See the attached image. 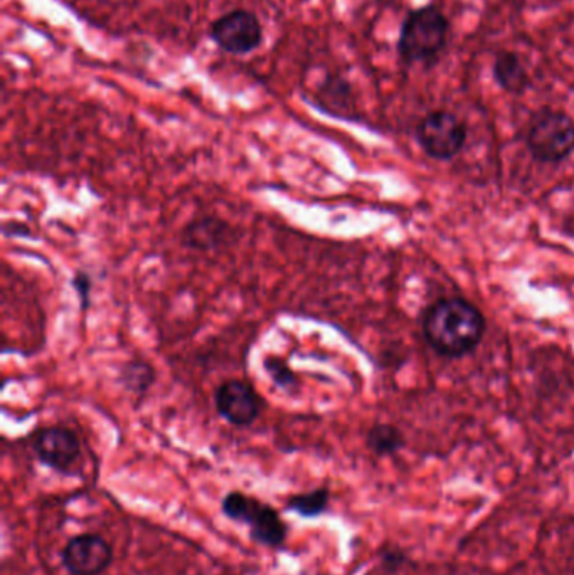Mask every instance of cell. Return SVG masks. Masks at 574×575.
I'll return each mask as SVG.
<instances>
[{
  "label": "cell",
  "instance_id": "cell-1",
  "mask_svg": "<svg viewBox=\"0 0 574 575\" xmlns=\"http://www.w3.org/2000/svg\"><path fill=\"white\" fill-rule=\"evenodd\" d=\"M423 328L433 349L448 357H461L479 345L485 320L469 302L448 298L429 309Z\"/></svg>",
  "mask_w": 574,
  "mask_h": 575
},
{
  "label": "cell",
  "instance_id": "cell-2",
  "mask_svg": "<svg viewBox=\"0 0 574 575\" xmlns=\"http://www.w3.org/2000/svg\"><path fill=\"white\" fill-rule=\"evenodd\" d=\"M223 514L230 520L246 524L255 542L270 549H280L286 540V525L273 506L242 492H231L224 496Z\"/></svg>",
  "mask_w": 574,
  "mask_h": 575
},
{
  "label": "cell",
  "instance_id": "cell-3",
  "mask_svg": "<svg viewBox=\"0 0 574 575\" xmlns=\"http://www.w3.org/2000/svg\"><path fill=\"white\" fill-rule=\"evenodd\" d=\"M448 33L445 15L432 5L410 12L399 34V55L407 62L426 61L443 48Z\"/></svg>",
  "mask_w": 574,
  "mask_h": 575
},
{
  "label": "cell",
  "instance_id": "cell-4",
  "mask_svg": "<svg viewBox=\"0 0 574 575\" xmlns=\"http://www.w3.org/2000/svg\"><path fill=\"white\" fill-rule=\"evenodd\" d=\"M527 146L538 161H563L574 150V121L560 112H542L530 125Z\"/></svg>",
  "mask_w": 574,
  "mask_h": 575
},
{
  "label": "cell",
  "instance_id": "cell-5",
  "mask_svg": "<svg viewBox=\"0 0 574 575\" xmlns=\"http://www.w3.org/2000/svg\"><path fill=\"white\" fill-rule=\"evenodd\" d=\"M214 408L231 426L249 427L263 412L265 401L248 380L230 379L214 390Z\"/></svg>",
  "mask_w": 574,
  "mask_h": 575
},
{
  "label": "cell",
  "instance_id": "cell-6",
  "mask_svg": "<svg viewBox=\"0 0 574 575\" xmlns=\"http://www.w3.org/2000/svg\"><path fill=\"white\" fill-rule=\"evenodd\" d=\"M33 451L40 465L68 477L81 458L80 437L65 426L40 427L33 436Z\"/></svg>",
  "mask_w": 574,
  "mask_h": 575
},
{
  "label": "cell",
  "instance_id": "cell-7",
  "mask_svg": "<svg viewBox=\"0 0 574 575\" xmlns=\"http://www.w3.org/2000/svg\"><path fill=\"white\" fill-rule=\"evenodd\" d=\"M211 37L223 51L248 55L263 40V27L253 12L238 9L212 22Z\"/></svg>",
  "mask_w": 574,
  "mask_h": 575
},
{
  "label": "cell",
  "instance_id": "cell-8",
  "mask_svg": "<svg viewBox=\"0 0 574 575\" xmlns=\"http://www.w3.org/2000/svg\"><path fill=\"white\" fill-rule=\"evenodd\" d=\"M465 137L467 131L464 124L455 115L446 112L430 114L418 127V140L424 152L438 161L457 155L464 146Z\"/></svg>",
  "mask_w": 574,
  "mask_h": 575
},
{
  "label": "cell",
  "instance_id": "cell-9",
  "mask_svg": "<svg viewBox=\"0 0 574 575\" xmlns=\"http://www.w3.org/2000/svg\"><path fill=\"white\" fill-rule=\"evenodd\" d=\"M61 559L73 575H98L114 561V549L103 537L83 533L67 543Z\"/></svg>",
  "mask_w": 574,
  "mask_h": 575
},
{
  "label": "cell",
  "instance_id": "cell-10",
  "mask_svg": "<svg viewBox=\"0 0 574 575\" xmlns=\"http://www.w3.org/2000/svg\"><path fill=\"white\" fill-rule=\"evenodd\" d=\"M236 239V231L218 215L192 219L180 233V240L192 251L211 253L226 248Z\"/></svg>",
  "mask_w": 574,
  "mask_h": 575
},
{
  "label": "cell",
  "instance_id": "cell-11",
  "mask_svg": "<svg viewBox=\"0 0 574 575\" xmlns=\"http://www.w3.org/2000/svg\"><path fill=\"white\" fill-rule=\"evenodd\" d=\"M155 380H157V372L154 365L142 359L125 362L118 374V383L124 387L125 392L136 396L137 399H145L147 394L155 386Z\"/></svg>",
  "mask_w": 574,
  "mask_h": 575
},
{
  "label": "cell",
  "instance_id": "cell-12",
  "mask_svg": "<svg viewBox=\"0 0 574 575\" xmlns=\"http://www.w3.org/2000/svg\"><path fill=\"white\" fill-rule=\"evenodd\" d=\"M494 77L501 87L513 95H520L529 86L527 71L514 52H499L494 62Z\"/></svg>",
  "mask_w": 574,
  "mask_h": 575
},
{
  "label": "cell",
  "instance_id": "cell-13",
  "mask_svg": "<svg viewBox=\"0 0 574 575\" xmlns=\"http://www.w3.org/2000/svg\"><path fill=\"white\" fill-rule=\"evenodd\" d=\"M366 445L374 455L391 456L405 446V437L391 424H376L367 433Z\"/></svg>",
  "mask_w": 574,
  "mask_h": 575
},
{
  "label": "cell",
  "instance_id": "cell-14",
  "mask_svg": "<svg viewBox=\"0 0 574 575\" xmlns=\"http://www.w3.org/2000/svg\"><path fill=\"white\" fill-rule=\"evenodd\" d=\"M263 368L273 386L279 387L282 392L289 394V396H296V394L301 392L302 380L292 371L289 362L283 361L282 357L268 355V357H265Z\"/></svg>",
  "mask_w": 574,
  "mask_h": 575
},
{
  "label": "cell",
  "instance_id": "cell-15",
  "mask_svg": "<svg viewBox=\"0 0 574 575\" xmlns=\"http://www.w3.org/2000/svg\"><path fill=\"white\" fill-rule=\"evenodd\" d=\"M330 502V492L327 489H317L314 492L292 496L286 502V511L295 512L302 517L314 518L327 511Z\"/></svg>",
  "mask_w": 574,
  "mask_h": 575
},
{
  "label": "cell",
  "instance_id": "cell-16",
  "mask_svg": "<svg viewBox=\"0 0 574 575\" xmlns=\"http://www.w3.org/2000/svg\"><path fill=\"white\" fill-rule=\"evenodd\" d=\"M349 86L344 81L330 80L327 81L326 86L318 90V96H320V105L324 109L330 112L333 115H344L351 108V102H349Z\"/></svg>",
  "mask_w": 574,
  "mask_h": 575
},
{
  "label": "cell",
  "instance_id": "cell-17",
  "mask_svg": "<svg viewBox=\"0 0 574 575\" xmlns=\"http://www.w3.org/2000/svg\"><path fill=\"white\" fill-rule=\"evenodd\" d=\"M71 286L80 300L81 312H86L92 305L93 280L86 271L78 270L71 278Z\"/></svg>",
  "mask_w": 574,
  "mask_h": 575
}]
</instances>
